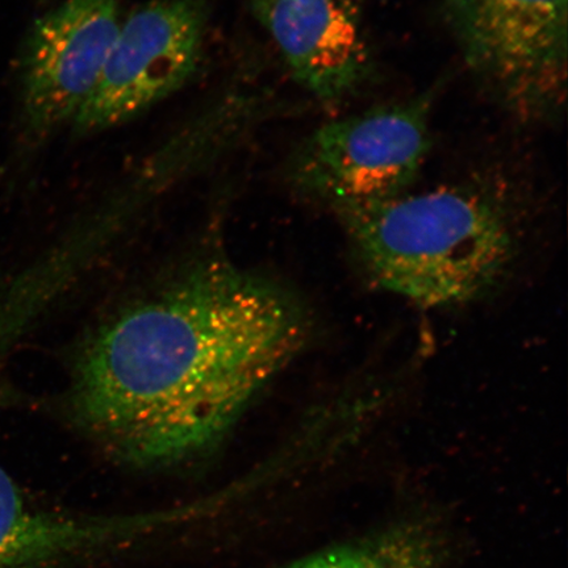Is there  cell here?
<instances>
[{"label": "cell", "instance_id": "obj_1", "mask_svg": "<svg viewBox=\"0 0 568 568\" xmlns=\"http://www.w3.org/2000/svg\"><path fill=\"white\" fill-rule=\"evenodd\" d=\"M308 332L304 304L283 284L204 258L91 333L74 362L70 409L126 466L191 464L224 442Z\"/></svg>", "mask_w": 568, "mask_h": 568}, {"label": "cell", "instance_id": "obj_2", "mask_svg": "<svg viewBox=\"0 0 568 568\" xmlns=\"http://www.w3.org/2000/svg\"><path fill=\"white\" fill-rule=\"evenodd\" d=\"M368 278L425 308L483 300L518 252L506 197L475 183L335 209Z\"/></svg>", "mask_w": 568, "mask_h": 568}, {"label": "cell", "instance_id": "obj_3", "mask_svg": "<svg viewBox=\"0 0 568 568\" xmlns=\"http://www.w3.org/2000/svg\"><path fill=\"white\" fill-rule=\"evenodd\" d=\"M447 26L481 83L516 116L566 101L568 0H443Z\"/></svg>", "mask_w": 568, "mask_h": 568}, {"label": "cell", "instance_id": "obj_4", "mask_svg": "<svg viewBox=\"0 0 568 568\" xmlns=\"http://www.w3.org/2000/svg\"><path fill=\"white\" fill-rule=\"evenodd\" d=\"M433 99L429 91L317 128L291 159L290 183L333 209L406 193L430 151Z\"/></svg>", "mask_w": 568, "mask_h": 568}, {"label": "cell", "instance_id": "obj_5", "mask_svg": "<svg viewBox=\"0 0 568 568\" xmlns=\"http://www.w3.org/2000/svg\"><path fill=\"white\" fill-rule=\"evenodd\" d=\"M215 0H151L122 20L109 59L73 124L77 136L144 115L175 94L201 67Z\"/></svg>", "mask_w": 568, "mask_h": 568}, {"label": "cell", "instance_id": "obj_6", "mask_svg": "<svg viewBox=\"0 0 568 568\" xmlns=\"http://www.w3.org/2000/svg\"><path fill=\"white\" fill-rule=\"evenodd\" d=\"M120 23L119 0H63L34 21L20 61L28 136L73 124L101 81Z\"/></svg>", "mask_w": 568, "mask_h": 568}, {"label": "cell", "instance_id": "obj_7", "mask_svg": "<svg viewBox=\"0 0 568 568\" xmlns=\"http://www.w3.org/2000/svg\"><path fill=\"white\" fill-rule=\"evenodd\" d=\"M294 80L322 102L351 95L372 73L362 0H246Z\"/></svg>", "mask_w": 568, "mask_h": 568}, {"label": "cell", "instance_id": "obj_8", "mask_svg": "<svg viewBox=\"0 0 568 568\" xmlns=\"http://www.w3.org/2000/svg\"><path fill=\"white\" fill-rule=\"evenodd\" d=\"M7 345L0 333V357ZM148 514L73 516L32 506L0 467V568H67L148 541Z\"/></svg>", "mask_w": 568, "mask_h": 568}, {"label": "cell", "instance_id": "obj_9", "mask_svg": "<svg viewBox=\"0 0 568 568\" xmlns=\"http://www.w3.org/2000/svg\"><path fill=\"white\" fill-rule=\"evenodd\" d=\"M439 558L432 537L408 528L325 549L284 568H443Z\"/></svg>", "mask_w": 568, "mask_h": 568}]
</instances>
